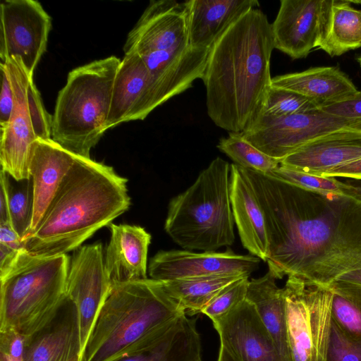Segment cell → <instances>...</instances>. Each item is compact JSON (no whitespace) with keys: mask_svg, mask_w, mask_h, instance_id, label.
I'll return each instance as SVG.
<instances>
[{"mask_svg":"<svg viewBox=\"0 0 361 361\" xmlns=\"http://www.w3.org/2000/svg\"><path fill=\"white\" fill-rule=\"evenodd\" d=\"M275 49L267 16L253 8L234 22L212 46L202 78L207 114L229 133H243L260 114L271 86Z\"/></svg>","mask_w":361,"mask_h":361,"instance_id":"cell-1","label":"cell"},{"mask_svg":"<svg viewBox=\"0 0 361 361\" xmlns=\"http://www.w3.org/2000/svg\"><path fill=\"white\" fill-rule=\"evenodd\" d=\"M245 170L264 214L269 269L277 279L302 277L329 249L344 196L323 195Z\"/></svg>","mask_w":361,"mask_h":361,"instance_id":"cell-2","label":"cell"},{"mask_svg":"<svg viewBox=\"0 0 361 361\" xmlns=\"http://www.w3.org/2000/svg\"><path fill=\"white\" fill-rule=\"evenodd\" d=\"M127 182L111 166L75 155L40 224L23 239V248L39 257L78 249L128 209Z\"/></svg>","mask_w":361,"mask_h":361,"instance_id":"cell-3","label":"cell"},{"mask_svg":"<svg viewBox=\"0 0 361 361\" xmlns=\"http://www.w3.org/2000/svg\"><path fill=\"white\" fill-rule=\"evenodd\" d=\"M184 313L159 281L113 283L80 361H112L137 349Z\"/></svg>","mask_w":361,"mask_h":361,"instance_id":"cell-4","label":"cell"},{"mask_svg":"<svg viewBox=\"0 0 361 361\" xmlns=\"http://www.w3.org/2000/svg\"><path fill=\"white\" fill-rule=\"evenodd\" d=\"M230 171L231 164L216 157L170 200L164 230L184 250L216 252L233 244Z\"/></svg>","mask_w":361,"mask_h":361,"instance_id":"cell-5","label":"cell"},{"mask_svg":"<svg viewBox=\"0 0 361 361\" xmlns=\"http://www.w3.org/2000/svg\"><path fill=\"white\" fill-rule=\"evenodd\" d=\"M121 60L93 61L69 72L52 116L51 138L75 155L90 158L107 130L112 90Z\"/></svg>","mask_w":361,"mask_h":361,"instance_id":"cell-6","label":"cell"},{"mask_svg":"<svg viewBox=\"0 0 361 361\" xmlns=\"http://www.w3.org/2000/svg\"><path fill=\"white\" fill-rule=\"evenodd\" d=\"M70 260L66 254L39 257L21 249L0 274V330L30 336L47 323L67 297Z\"/></svg>","mask_w":361,"mask_h":361,"instance_id":"cell-7","label":"cell"},{"mask_svg":"<svg viewBox=\"0 0 361 361\" xmlns=\"http://www.w3.org/2000/svg\"><path fill=\"white\" fill-rule=\"evenodd\" d=\"M283 289L291 361H326L332 324L331 288L288 276Z\"/></svg>","mask_w":361,"mask_h":361,"instance_id":"cell-8","label":"cell"},{"mask_svg":"<svg viewBox=\"0 0 361 361\" xmlns=\"http://www.w3.org/2000/svg\"><path fill=\"white\" fill-rule=\"evenodd\" d=\"M359 121L319 109L287 116H259L242 136L264 154L281 161L307 143Z\"/></svg>","mask_w":361,"mask_h":361,"instance_id":"cell-9","label":"cell"},{"mask_svg":"<svg viewBox=\"0 0 361 361\" xmlns=\"http://www.w3.org/2000/svg\"><path fill=\"white\" fill-rule=\"evenodd\" d=\"M51 18L35 0H4L0 5V57H20L32 77L46 51Z\"/></svg>","mask_w":361,"mask_h":361,"instance_id":"cell-10","label":"cell"},{"mask_svg":"<svg viewBox=\"0 0 361 361\" xmlns=\"http://www.w3.org/2000/svg\"><path fill=\"white\" fill-rule=\"evenodd\" d=\"M111 286L101 243L74 250L66 280V296L77 309L82 352Z\"/></svg>","mask_w":361,"mask_h":361,"instance_id":"cell-11","label":"cell"},{"mask_svg":"<svg viewBox=\"0 0 361 361\" xmlns=\"http://www.w3.org/2000/svg\"><path fill=\"white\" fill-rule=\"evenodd\" d=\"M6 64L12 85L14 106L8 125L1 128V170L17 180L30 179L31 146L37 139L29 114L27 88L30 78L20 57H11Z\"/></svg>","mask_w":361,"mask_h":361,"instance_id":"cell-12","label":"cell"},{"mask_svg":"<svg viewBox=\"0 0 361 361\" xmlns=\"http://www.w3.org/2000/svg\"><path fill=\"white\" fill-rule=\"evenodd\" d=\"M260 260L251 254H235L231 249L200 253L161 250L150 259L148 272L151 279L159 281L219 275L249 276L258 269Z\"/></svg>","mask_w":361,"mask_h":361,"instance_id":"cell-13","label":"cell"},{"mask_svg":"<svg viewBox=\"0 0 361 361\" xmlns=\"http://www.w3.org/2000/svg\"><path fill=\"white\" fill-rule=\"evenodd\" d=\"M188 31V1H150L128 35L124 53L144 56L190 44Z\"/></svg>","mask_w":361,"mask_h":361,"instance_id":"cell-14","label":"cell"},{"mask_svg":"<svg viewBox=\"0 0 361 361\" xmlns=\"http://www.w3.org/2000/svg\"><path fill=\"white\" fill-rule=\"evenodd\" d=\"M329 1L281 0L271 24L275 49L293 59L305 58L320 42Z\"/></svg>","mask_w":361,"mask_h":361,"instance_id":"cell-15","label":"cell"},{"mask_svg":"<svg viewBox=\"0 0 361 361\" xmlns=\"http://www.w3.org/2000/svg\"><path fill=\"white\" fill-rule=\"evenodd\" d=\"M354 270H361V202L344 197L329 249L300 278L329 287Z\"/></svg>","mask_w":361,"mask_h":361,"instance_id":"cell-16","label":"cell"},{"mask_svg":"<svg viewBox=\"0 0 361 361\" xmlns=\"http://www.w3.org/2000/svg\"><path fill=\"white\" fill-rule=\"evenodd\" d=\"M212 323L220 345L236 361H282L269 331L247 300Z\"/></svg>","mask_w":361,"mask_h":361,"instance_id":"cell-17","label":"cell"},{"mask_svg":"<svg viewBox=\"0 0 361 361\" xmlns=\"http://www.w3.org/2000/svg\"><path fill=\"white\" fill-rule=\"evenodd\" d=\"M160 105L142 58L136 53L125 54L114 80L107 130L123 122L143 120Z\"/></svg>","mask_w":361,"mask_h":361,"instance_id":"cell-18","label":"cell"},{"mask_svg":"<svg viewBox=\"0 0 361 361\" xmlns=\"http://www.w3.org/2000/svg\"><path fill=\"white\" fill-rule=\"evenodd\" d=\"M210 49L187 44L140 56L161 105L190 88L195 80L202 79Z\"/></svg>","mask_w":361,"mask_h":361,"instance_id":"cell-19","label":"cell"},{"mask_svg":"<svg viewBox=\"0 0 361 361\" xmlns=\"http://www.w3.org/2000/svg\"><path fill=\"white\" fill-rule=\"evenodd\" d=\"M82 354L77 309L66 297L54 315L27 336L23 361H80Z\"/></svg>","mask_w":361,"mask_h":361,"instance_id":"cell-20","label":"cell"},{"mask_svg":"<svg viewBox=\"0 0 361 361\" xmlns=\"http://www.w3.org/2000/svg\"><path fill=\"white\" fill-rule=\"evenodd\" d=\"M75 159V154L52 138H37L33 142L29 166L33 209L28 234L35 231L40 224Z\"/></svg>","mask_w":361,"mask_h":361,"instance_id":"cell-21","label":"cell"},{"mask_svg":"<svg viewBox=\"0 0 361 361\" xmlns=\"http://www.w3.org/2000/svg\"><path fill=\"white\" fill-rule=\"evenodd\" d=\"M361 158V130L350 126L318 137L281 160L280 164L324 176L329 171Z\"/></svg>","mask_w":361,"mask_h":361,"instance_id":"cell-22","label":"cell"},{"mask_svg":"<svg viewBox=\"0 0 361 361\" xmlns=\"http://www.w3.org/2000/svg\"><path fill=\"white\" fill-rule=\"evenodd\" d=\"M230 199L243 247L267 262L269 242L264 214L245 169L235 164H231Z\"/></svg>","mask_w":361,"mask_h":361,"instance_id":"cell-23","label":"cell"},{"mask_svg":"<svg viewBox=\"0 0 361 361\" xmlns=\"http://www.w3.org/2000/svg\"><path fill=\"white\" fill-rule=\"evenodd\" d=\"M111 238L104 253L111 283L145 279L151 235L139 226L109 224Z\"/></svg>","mask_w":361,"mask_h":361,"instance_id":"cell-24","label":"cell"},{"mask_svg":"<svg viewBox=\"0 0 361 361\" xmlns=\"http://www.w3.org/2000/svg\"><path fill=\"white\" fill-rule=\"evenodd\" d=\"M195 319L184 313L137 349L112 361H202Z\"/></svg>","mask_w":361,"mask_h":361,"instance_id":"cell-25","label":"cell"},{"mask_svg":"<svg viewBox=\"0 0 361 361\" xmlns=\"http://www.w3.org/2000/svg\"><path fill=\"white\" fill-rule=\"evenodd\" d=\"M189 44L210 49L245 13L259 5L256 0H189Z\"/></svg>","mask_w":361,"mask_h":361,"instance_id":"cell-26","label":"cell"},{"mask_svg":"<svg viewBox=\"0 0 361 361\" xmlns=\"http://www.w3.org/2000/svg\"><path fill=\"white\" fill-rule=\"evenodd\" d=\"M273 87L293 91L318 105L357 91L349 77L337 67L322 66L271 78Z\"/></svg>","mask_w":361,"mask_h":361,"instance_id":"cell-27","label":"cell"},{"mask_svg":"<svg viewBox=\"0 0 361 361\" xmlns=\"http://www.w3.org/2000/svg\"><path fill=\"white\" fill-rule=\"evenodd\" d=\"M269 269L262 277L249 281L246 300L255 307L269 331L282 361H291L287 336L286 304L283 288Z\"/></svg>","mask_w":361,"mask_h":361,"instance_id":"cell-28","label":"cell"},{"mask_svg":"<svg viewBox=\"0 0 361 361\" xmlns=\"http://www.w3.org/2000/svg\"><path fill=\"white\" fill-rule=\"evenodd\" d=\"M351 1L329 2L325 24L318 49L330 56H339L361 47V9Z\"/></svg>","mask_w":361,"mask_h":361,"instance_id":"cell-29","label":"cell"},{"mask_svg":"<svg viewBox=\"0 0 361 361\" xmlns=\"http://www.w3.org/2000/svg\"><path fill=\"white\" fill-rule=\"evenodd\" d=\"M243 277L245 276L219 275L161 282L169 296L186 315L192 316L202 313L224 288Z\"/></svg>","mask_w":361,"mask_h":361,"instance_id":"cell-30","label":"cell"},{"mask_svg":"<svg viewBox=\"0 0 361 361\" xmlns=\"http://www.w3.org/2000/svg\"><path fill=\"white\" fill-rule=\"evenodd\" d=\"M329 287L333 322L348 336L361 338V286L336 281Z\"/></svg>","mask_w":361,"mask_h":361,"instance_id":"cell-31","label":"cell"},{"mask_svg":"<svg viewBox=\"0 0 361 361\" xmlns=\"http://www.w3.org/2000/svg\"><path fill=\"white\" fill-rule=\"evenodd\" d=\"M0 183L6 195L9 222L23 239L30 232L32 216L33 191L31 178L17 180L1 170Z\"/></svg>","mask_w":361,"mask_h":361,"instance_id":"cell-32","label":"cell"},{"mask_svg":"<svg viewBox=\"0 0 361 361\" xmlns=\"http://www.w3.org/2000/svg\"><path fill=\"white\" fill-rule=\"evenodd\" d=\"M217 148L235 164L265 175L269 174L281 163L280 160L254 147L240 133H229L227 137L221 138Z\"/></svg>","mask_w":361,"mask_h":361,"instance_id":"cell-33","label":"cell"},{"mask_svg":"<svg viewBox=\"0 0 361 361\" xmlns=\"http://www.w3.org/2000/svg\"><path fill=\"white\" fill-rule=\"evenodd\" d=\"M268 176L310 192L323 195L344 196L345 182L334 177L313 175L281 164Z\"/></svg>","mask_w":361,"mask_h":361,"instance_id":"cell-34","label":"cell"},{"mask_svg":"<svg viewBox=\"0 0 361 361\" xmlns=\"http://www.w3.org/2000/svg\"><path fill=\"white\" fill-rule=\"evenodd\" d=\"M317 109L318 105L312 100L293 91L271 85L259 116L279 117Z\"/></svg>","mask_w":361,"mask_h":361,"instance_id":"cell-35","label":"cell"},{"mask_svg":"<svg viewBox=\"0 0 361 361\" xmlns=\"http://www.w3.org/2000/svg\"><path fill=\"white\" fill-rule=\"evenodd\" d=\"M248 276L240 278L224 288L204 307L202 313L212 321L216 320L246 299Z\"/></svg>","mask_w":361,"mask_h":361,"instance_id":"cell-36","label":"cell"},{"mask_svg":"<svg viewBox=\"0 0 361 361\" xmlns=\"http://www.w3.org/2000/svg\"><path fill=\"white\" fill-rule=\"evenodd\" d=\"M326 361H361V338L348 336L332 321Z\"/></svg>","mask_w":361,"mask_h":361,"instance_id":"cell-37","label":"cell"},{"mask_svg":"<svg viewBox=\"0 0 361 361\" xmlns=\"http://www.w3.org/2000/svg\"><path fill=\"white\" fill-rule=\"evenodd\" d=\"M27 102L32 128L37 138L51 139L52 116L44 106L33 78H30L28 82Z\"/></svg>","mask_w":361,"mask_h":361,"instance_id":"cell-38","label":"cell"},{"mask_svg":"<svg viewBox=\"0 0 361 361\" xmlns=\"http://www.w3.org/2000/svg\"><path fill=\"white\" fill-rule=\"evenodd\" d=\"M318 109L336 117L361 121V91L324 104Z\"/></svg>","mask_w":361,"mask_h":361,"instance_id":"cell-39","label":"cell"},{"mask_svg":"<svg viewBox=\"0 0 361 361\" xmlns=\"http://www.w3.org/2000/svg\"><path fill=\"white\" fill-rule=\"evenodd\" d=\"M27 337L13 329L0 330V353L23 361Z\"/></svg>","mask_w":361,"mask_h":361,"instance_id":"cell-40","label":"cell"},{"mask_svg":"<svg viewBox=\"0 0 361 361\" xmlns=\"http://www.w3.org/2000/svg\"><path fill=\"white\" fill-rule=\"evenodd\" d=\"M1 75V90L0 94V126L5 128L10 120L13 106L14 96L8 72L4 63H0Z\"/></svg>","mask_w":361,"mask_h":361,"instance_id":"cell-41","label":"cell"},{"mask_svg":"<svg viewBox=\"0 0 361 361\" xmlns=\"http://www.w3.org/2000/svg\"><path fill=\"white\" fill-rule=\"evenodd\" d=\"M324 176L361 180V158L337 166L329 171Z\"/></svg>","mask_w":361,"mask_h":361,"instance_id":"cell-42","label":"cell"},{"mask_svg":"<svg viewBox=\"0 0 361 361\" xmlns=\"http://www.w3.org/2000/svg\"><path fill=\"white\" fill-rule=\"evenodd\" d=\"M0 244L15 250L23 248V239L13 229L9 221L0 223Z\"/></svg>","mask_w":361,"mask_h":361,"instance_id":"cell-43","label":"cell"},{"mask_svg":"<svg viewBox=\"0 0 361 361\" xmlns=\"http://www.w3.org/2000/svg\"><path fill=\"white\" fill-rule=\"evenodd\" d=\"M344 196L361 202V180L345 181Z\"/></svg>","mask_w":361,"mask_h":361,"instance_id":"cell-44","label":"cell"},{"mask_svg":"<svg viewBox=\"0 0 361 361\" xmlns=\"http://www.w3.org/2000/svg\"><path fill=\"white\" fill-rule=\"evenodd\" d=\"M361 286V270H354L339 275L334 281Z\"/></svg>","mask_w":361,"mask_h":361,"instance_id":"cell-45","label":"cell"},{"mask_svg":"<svg viewBox=\"0 0 361 361\" xmlns=\"http://www.w3.org/2000/svg\"><path fill=\"white\" fill-rule=\"evenodd\" d=\"M9 221L6 195L4 188L0 189V223Z\"/></svg>","mask_w":361,"mask_h":361,"instance_id":"cell-46","label":"cell"},{"mask_svg":"<svg viewBox=\"0 0 361 361\" xmlns=\"http://www.w3.org/2000/svg\"><path fill=\"white\" fill-rule=\"evenodd\" d=\"M217 361H236L226 349L220 345Z\"/></svg>","mask_w":361,"mask_h":361,"instance_id":"cell-47","label":"cell"},{"mask_svg":"<svg viewBox=\"0 0 361 361\" xmlns=\"http://www.w3.org/2000/svg\"><path fill=\"white\" fill-rule=\"evenodd\" d=\"M0 361H18V360H14L6 355L0 353Z\"/></svg>","mask_w":361,"mask_h":361,"instance_id":"cell-48","label":"cell"},{"mask_svg":"<svg viewBox=\"0 0 361 361\" xmlns=\"http://www.w3.org/2000/svg\"><path fill=\"white\" fill-rule=\"evenodd\" d=\"M352 128L361 130V121L354 123L350 126Z\"/></svg>","mask_w":361,"mask_h":361,"instance_id":"cell-49","label":"cell"},{"mask_svg":"<svg viewBox=\"0 0 361 361\" xmlns=\"http://www.w3.org/2000/svg\"><path fill=\"white\" fill-rule=\"evenodd\" d=\"M357 61L359 63L360 66H361V54L358 56Z\"/></svg>","mask_w":361,"mask_h":361,"instance_id":"cell-50","label":"cell"}]
</instances>
